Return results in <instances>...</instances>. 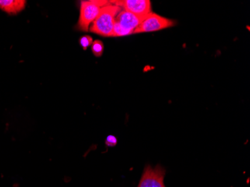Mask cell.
<instances>
[{
  "instance_id": "5",
  "label": "cell",
  "mask_w": 250,
  "mask_h": 187,
  "mask_svg": "<svg viewBox=\"0 0 250 187\" xmlns=\"http://www.w3.org/2000/svg\"><path fill=\"white\" fill-rule=\"evenodd\" d=\"M165 169L161 166L152 168L147 166L143 171L138 187H166L164 184Z\"/></svg>"
},
{
  "instance_id": "7",
  "label": "cell",
  "mask_w": 250,
  "mask_h": 187,
  "mask_svg": "<svg viewBox=\"0 0 250 187\" xmlns=\"http://www.w3.org/2000/svg\"><path fill=\"white\" fill-rule=\"evenodd\" d=\"M25 0H0V9L9 15H17L26 6Z\"/></svg>"
},
{
  "instance_id": "4",
  "label": "cell",
  "mask_w": 250,
  "mask_h": 187,
  "mask_svg": "<svg viewBox=\"0 0 250 187\" xmlns=\"http://www.w3.org/2000/svg\"><path fill=\"white\" fill-rule=\"evenodd\" d=\"M175 24V22L172 20L167 19L156 14L150 13L143 19L141 23L135 29L133 33L156 32L166 28L171 27Z\"/></svg>"
},
{
  "instance_id": "8",
  "label": "cell",
  "mask_w": 250,
  "mask_h": 187,
  "mask_svg": "<svg viewBox=\"0 0 250 187\" xmlns=\"http://www.w3.org/2000/svg\"><path fill=\"white\" fill-rule=\"evenodd\" d=\"M104 46L103 42H101V41L96 40L92 43V53L97 57H100V56H102L104 53Z\"/></svg>"
},
{
  "instance_id": "10",
  "label": "cell",
  "mask_w": 250,
  "mask_h": 187,
  "mask_svg": "<svg viewBox=\"0 0 250 187\" xmlns=\"http://www.w3.org/2000/svg\"><path fill=\"white\" fill-rule=\"evenodd\" d=\"M117 144V139L114 136H107L106 139V145L109 147H114Z\"/></svg>"
},
{
  "instance_id": "6",
  "label": "cell",
  "mask_w": 250,
  "mask_h": 187,
  "mask_svg": "<svg viewBox=\"0 0 250 187\" xmlns=\"http://www.w3.org/2000/svg\"><path fill=\"white\" fill-rule=\"evenodd\" d=\"M113 2L122 10L129 11L140 18H145L151 13L149 0H121L113 1Z\"/></svg>"
},
{
  "instance_id": "2",
  "label": "cell",
  "mask_w": 250,
  "mask_h": 187,
  "mask_svg": "<svg viewBox=\"0 0 250 187\" xmlns=\"http://www.w3.org/2000/svg\"><path fill=\"white\" fill-rule=\"evenodd\" d=\"M109 2L102 0L82 1L81 5V14L78 21V29L84 32L89 30L91 23L95 21L99 15L101 8Z\"/></svg>"
},
{
  "instance_id": "1",
  "label": "cell",
  "mask_w": 250,
  "mask_h": 187,
  "mask_svg": "<svg viewBox=\"0 0 250 187\" xmlns=\"http://www.w3.org/2000/svg\"><path fill=\"white\" fill-rule=\"evenodd\" d=\"M122 8L113 1H109L101 8L99 15L89 28L90 32L104 37H112L115 20Z\"/></svg>"
},
{
  "instance_id": "3",
  "label": "cell",
  "mask_w": 250,
  "mask_h": 187,
  "mask_svg": "<svg viewBox=\"0 0 250 187\" xmlns=\"http://www.w3.org/2000/svg\"><path fill=\"white\" fill-rule=\"evenodd\" d=\"M143 19L144 18L136 16L129 11L121 10L115 20L112 37H120L133 34Z\"/></svg>"
},
{
  "instance_id": "9",
  "label": "cell",
  "mask_w": 250,
  "mask_h": 187,
  "mask_svg": "<svg viewBox=\"0 0 250 187\" xmlns=\"http://www.w3.org/2000/svg\"><path fill=\"white\" fill-rule=\"evenodd\" d=\"M80 43H81V46H83V48L84 50H86L88 46L92 44L93 40H92V38L91 36H84L81 38V40H80Z\"/></svg>"
}]
</instances>
